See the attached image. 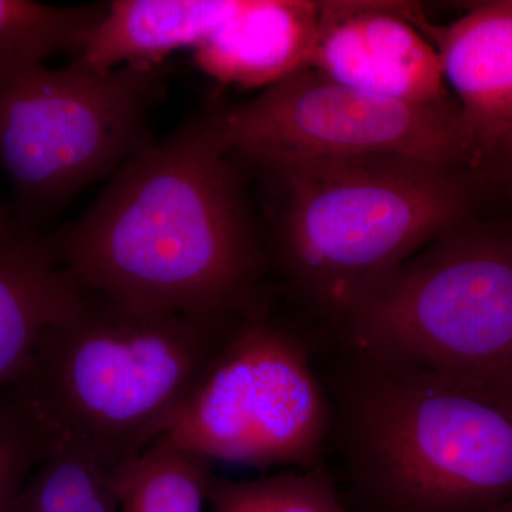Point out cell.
Masks as SVG:
<instances>
[{
	"mask_svg": "<svg viewBox=\"0 0 512 512\" xmlns=\"http://www.w3.org/2000/svg\"><path fill=\"white\" fill-rule=\"evenodd\" d=\"M86 292L60 264L49 238L16 222L0 235V400L25 375L47 330Z\"/></svg>",
	"mask_w": 512,
	"mask_h": 512,
	"instance_id": "11",
	"label": "cell"
},
{
	"mask_svg": "<svg viewBox=\"0 0 512 512\" xmlns=\"http://www.w3.org/2000/svg\"><path fill=\"white\" fill-rule=\"evenodd\" d=\"M318 339L272 308L225 339L163 440L212 461L248 467L325 464L332 409Z\"/></svg>",
	"mask_w": 512,
	"mask_h": 512,
	"instance_id": "7",
	"label": "cell"
},
{
	"mask_svg": "<svg viewBox=\"0 0 512 512\" xmlns=\"http://www.w3.org/2000/svg\"><path fill=\"white\" fill-rule=\"evenodd\" d=\"M214 478L210 460L158 440L120 468V512H204Z\"/></svg>",
	"mask_w": 512,
	"mask_h": 512,
	"instance_id": "14",
	"label": "cell"
},
{
	"mask_svg": "<svg viewBox=\"0 0 512 512\" xmlns=\"http://www.w3.org/2000/svg\"><path fill=\"white\" fill-rule=\"evenodd\" d=\"M325 466L348 512H478L512 497V376L450 372L326 342Z\"/></svg>",
	"mask_w": 512,
	"mask_h": 512,
	"instance_id": "2",
	"label": "cell"
},
{
	"mask_svg": "<svg viewBox=\"0 0 512 512\" xmlns=\"http://www.w3.org/2000/svg\"><path fill=\"white\" fill-rule=\"evenodd\" d=\"M120 468L72 447H53L13 498L16 512H120Z\"/></svg>",
	"mask_w": 512,
	"mask_h": 512,
	"instance_id": "15",
	"label": "cell"
},
{
	"mask_svg": "<svg viewBox=\"0 0 512 512\" xmlns=\"http://www.w3.org/2000/svg\"><path fill=\"white\" fill-rule=\"evenodd\" d=\"M478 512H512V497L510 500L504 501V503L494 505V507Z\"/></svg>",
	"mask_w": 512,
	"mask_h": 512,
	"instance_id": "21",
	"label": "cell"
},
{
	"mask_svg": "<svg viewBox=\"0 0 512 512\" xmlns=\"http://www.w3.org/2000/svg\"><path fill=\"white\" fill-rule=\"evenodd\" d=\"M241 161L269 188L272 272L325 338L360 296L473 218L463 167L394 156Z\"/></svg>",
	"mask_w": 512,
	"mask_h": 512,
	"instance_id": "3",
	"label": "cell"
},
{
	"mask_svg": "<svg viewBox=\"0 0 512 512\" xmlns=\"http://www.w3.org/2000/svg\"><path fill=\"white\" fill-rule=\"evenodd\" d=\"M208 117L221 146L241 160L394 156L477 167L476 147L454 97L400 103L313 69Z\"/></svg>",
	"mask_w": 512,
	"mask_h": 512,
	"instance_id": "8",
	"label": "cell"
},
{
	"mask_svg": "<svg viewBox=\"0 0 512 512\" xmlns=\"http://www.w3.org/2000/svg\"><path fill=\"white\" fill-rule=\"evenodd\" d=\"M13 501V500H12ZM12 501H9L8 504L6 505H3L2 508H0V512H16L15 511V508H13V503Z\"/></svg>",
	"mask_w": 512,
	"mask_h": 512,
	"instance_id": "22",
	"label": "cell"
},
{
	"mask_svg": "<svg viewBox=\"0 0 512 512\" xmlns=\"http://www.w3.org/2000/svg\"><path fill=\"white\" fill-rule=\"evenodd\" d=\"M316 35L318 2L241 0L194 60L218 83L264 90L311 69Z\"/></svg>",
	"mask_w": 512,
	"mask_h": 512,
	"instance_id": "12",
	"label": "cell"
},
{
	"mask_svg": "<svg viewBox=\"0 0 512 512\" xmlns=\"http://www.w3.org/2000/svg\"><path fill=\"white\" fill-rule=\"evenodd\" d=\"M49 238L84 288L220 333L268 311V247L239 160L208 114L128 161L79 221Z\"/></svg>",
	"mask_w": 512,
	"mask_h": 512,
	"instance_id": "1",
	"label": "cell"
},
{
	"mask_svg": "<svg viewBox=\"0 0 512 512\" xmlns=\"http://www.w3.org/2000/svg\"><path fill=\"white\" fill-rule=\"evenodd\" d=\"M163 90L160 67L97 72L73 62L0 73V168L20 212L50 214L150 147Z\"/></svg>",
	"mask_w": 512,
	"mask_h": 512,
	"instance_id": "6",
	"label": "cell"
},
{
	"mask_svg": "<svg viewBox=\"0 0 512 512\" xmlns=\"http://www.w3.org/2000/svg\"><path fill=\"white\" fill-rule=\"evenodd\" d=\"M480 167H487L493 177L512 188V131Z\"/></svg>",
	"mask_w": 512,
	"mask_h": 512,
	"instance_id": "19",
	"label": "cell"
},
{
	"mask_svg": "<svg viewBox=\"0 0 512 512\" xmlns=\"http://www.w3.org/2000/svg\"><path fill=\"white\" fill-rule=\"evenodd\" d=\"M330 342L390 360L512 376V227L468 220L369 289Z\"/></svg>",
	"mask_w": 512,
	"mask_h": 512,
	"instance_id": "5",
	"label": "cell"
},
{
	"mask_svg": "<svg viewBox=\"0 0 512 512\" xmlns=\"http://www.w3.org/2000/svg\"><path fill=\"white\" fill-rule=\"evenodd\" d=\"M106 5L52 6L29 0H0V73L45 64L57 53L77 56L84 36Z\"/></svg>",
	"mask_w": 512,
	"mask_h": 512,
	"instance_id": "16",
	"label": "cell"
},
{
	"mask_svg": "<svg viewBox=\"0 0 512 512\" xmlns=\"http://www.w3.org/2000/svg\"><path fill=\"white\" fill-rule=\"evenodd\" d=\"M407 15L439 55L480 167L512 131V0L477 3L448 25H433L414 3Z\"/></svg>",
	"mask_w": 512,
	"mask_h": 512,
	"instance_id": "10",
	"label": "cell"
},
{
	"mask_svg": "<svg viewBox=\"0 0 512 512\" xmlns=\"http://www.w3.org/2000/svg\"><path fill=\"white\" fill-rule=\"evenodd\" d=\"M45 454L40 437L3 397L0 400V508L15 498Z\"/></svg>",
	"mask_w": 512,
	"mask_h": 512,
	"instance_id": "18",
	"label": "cell"
},
{
	"mask_svg": "<svg viewBox=\"0 0 512 512\" xmlns=\"http://www.w3.org/2000/svg\"><path fill=\"white\" fill-rule=\"evenodd\" d=\"M13 227H15V222L10 220L9 212L6 211V208L0 202V235L6 234Z\"/></svg>",
	"mask_w": 512,
	"mask_h": 512,
	"instance_id": "20",
	"label": "cell"
},
{
	"mask_svg": "<svg viewBox=\"0 0 512 512\" xmlns=\"http://www.w3.org/2000/svg\"><path fill=\"white\" fill-rule=\"evenodd\" d=\"M409 2L320 0L311 69L350 89L409 104L451 99L436 49Z\"/></svg>",
	"mask_w": 512,
	"mask_h": 512,
	"instance_id": "9",
	"label": "cell"
},
{
	"mask_svg": "<svg viewBox=\"0 0 512 512\" xmlns=\"http://www.w3.org/2000/svg\"><path fill=\"white\" fill-rule=\"evenodd\" d=\"M241 0H116L84 36L74 62L97 72L160 67L177 50L197 49Z\"/></svg>",
	"mask_w": 512,
	"mask_h": 512,
	"instance_id": "13",
	"label": "cell"
},
{
	"mask_svg": "<svg viewBox=\"0 0 512 512\" xmlns=\"http://www.w3.org/2000/svg\"><path fill=\"white\" fill-rule=\"evenodd\" d=\"M208 505L211 512H348L325 464L254 480L215 476Z\"/></svg>",
	"mask_w": 512,
	"mask_h": 512,
	"instance_id": "17",
	"label": "cell"
},
{
	"mask_svg": "<svg viewBox=\"0 0 512 512\" xmlns=\"http://www.w3.org/2000/svg\"><path fill=\"white\" fill-rule=\"evenodd\" d=\"M231 333L87 289L80 305L47 330L25 375L3 397L46 453L72 447L121 468L173 427Z\"/></svg>",
	"mask_w": 512,
	"mask_h": 512,
	"instance_id": "4",
	"label": "cell"
}]
</instances>
